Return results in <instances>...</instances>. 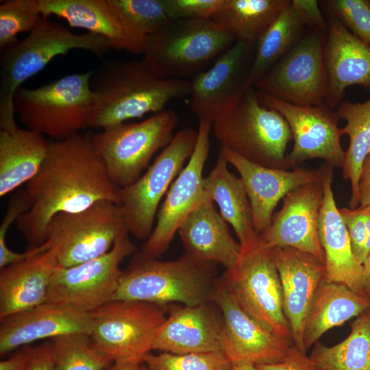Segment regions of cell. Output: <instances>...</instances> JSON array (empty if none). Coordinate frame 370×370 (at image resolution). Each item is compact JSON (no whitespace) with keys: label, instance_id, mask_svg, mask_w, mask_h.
<instances>
[{"label":"cell","instance_id":"d590c367","mask_svg":"<svg viewBox=\"0 0 370 370\" xmlns=\"http://www.w3.org/2000/svg\"><path fill=\"white\" fill-rule=\"evenodd\" d=\"M145 49L147 38L173 20L165 0H110Z\"/></svg>","mask_w":370,"mask_h":370},{"label":"cell","instance_id":"74e56055","mask_svg":"<svg viewBox=\"0 0 370 370\" xmlns=\"http://www.w3.org/2000/svg\"><path fill=\"white\" fill-rule=\"evenodd\" d=\"M42 16L39 0H8L0 5V48L10 47L22 32L29 33Z\"/></svg>","mask_w":370,"mask_h":370},{"label":"cell","instance_id":"b9f144b4","mask_svg":"<svg viewBox=\"0 0 370 370\" xmlns=\"http://www.w3.org/2000/svg\"><path fill=\"white\" fill-rule=\"evenodd\" d=\"M339 211L346 226L354 256L362 264L366 258L367 238L365 208H341Z\"/></svg>","mask_w":370,"mask_h":370},{"label":"cell","instance_id":"6da1fadb","mask_svg":"<svg viewBox=\"0 0 370 370\" xmlns=\"http://www.w3.org/2000/svg\"><path fill=\"white\" fill-rule=\"evenodd\" d=\"M25 190L30 207L16 223L34 247L45 242L47 223L55 214L79 212L100 201L119 202V187L110 179L89 132L51 142Z\"/></svg>","mask_w":370,"mask_h":370},{"label":"cell","instance_id":"681fc988","mask_svg":"<svg viewBox=\"0 0 370 370\" xmlns=\"http://www.w3.org/2000/svg\"><path fill=\"white\" fill-rule=\"evenodd\" d=\"M143 362L137 360L113 362L106 370H140Z\"/></svg>","mask_w":370,"mask_h":370},{"label":"cell","instance_id":"5b68a950","mask_svg":"<svg viewBox=\"0 0 370 370\" xmlns=\"http://www.w3.org/2000/svg\"><path fill=\"white\" fill-rule=\"evenodd\" d=\"M236 41L213 19L177 18L147 38L142 60L158 78L190 80Z\"/></svg>","mask_w":370,"mask_h":370},{"label":"cell","instance_id":"ee69618b","mask_svg":"<svg viewBox=\"0 0 370 370\" xmlns=\"http://www.w3.org/2000/svg\"><path fill=\"white\" fill-rule=\"evenodd\" d=\"M292 1L303 13L308 25L327 34L328 27L327 20L324 18L317 1L292 0Z\"/></svg>","mask_w":370,"mask_h":370},{"label":"cell","instance_id":"bcb514c9","mask_svg":"<svg viewBox=\"0 0 370 370\" xmlns=\"http://www.w3.org/2000/svg\"><path fill=\"white\" fill-rule=\"evenodd\" d=\"M34 347L26 345L5 360L0 362V370H26L33 353Z\"/></svg>","mask_w":370,"mask_h":370},{"label":"cell","instance_id":"44dd1931","mask_svg":"<svg viewBox=\"0 0 370 370\" xmlns=\"http://www.w3.org/2000/svg\"><path fill=\"white\" fill-rule=\"evenodd\" d=\"M219 153L236 169L243 180L258 235L270 225L273 210L281 199L301 185L321 180L320 170L272 169L249 162L222 147Z\"/></svg>","mask_w":370,"mask_h":370},{"label":"cell","instance_id":"9a60e30c","mask_svg":"<svg viewBox=\"0 0 370 370\" xmlns=\"http://www.w3.org/2000/svg\"><path fill=\"white\" fill-rule=\"evenodd\" d=\"M212 126L210 121L199 120L194 151L168 190L156 225L142 246V251L149 256L157 258L166 251L183 221L208 197L203 170L210 151Z\"/></svg>","mask_w":370,"mask_h":370},{"label":"cell","instance_id":"ba28073f","mask_svg":"<svg viewBox=\"0 0 370 370\" xmlns=\"http://www.w3.org/2000/svg\"><path fill=\"white\" fill-rule=\"evenodd\" d=\"M219 281L248 315L274 334L292 340L273 248L258 239L242 249L238 260L225 269Z\"/></svg>","mask_w":370,"mask_h":370},{"label":"cell","instance_id":"836d02e7","mask_svg":"<svg viewBox=\"0 0 370 370\" xmlns=\"http://www.w3.org/2000/svg\"><path fill=\"white\" fill-rule=\"evenodd\" d=\"M341 119L346 121L341 128L342 134L349 137L345 151L342 175L351 183L352 195L349 205L351 209L358 206V186L362 162L370 153V99L362 103L342 101L336 109Z\"/></svg>","mask_w":370,"mask_h":370},{"label":"cell","instance_id":"4fadbf2b","mask_svg":"<svg viewBox=\"0 0 370 370\" xmlns=\"http://www.w3.org/2000/svg\"><path fill=\"white\" fill-rule=\"evenodd\" d=\"M136 251L127 230L102 256L69 267H58L52 277L45 303L91 312L114 301L122 270L121 262Z\"/></svg>","mask_w":370,"mask_h":370},{"label":"cell","instance_id":"4316f807","mask_svg":"<svg viewBox=\"0 0 370 370\" xmlns=\"http://www.w3.org/2000/svg\"><path fill=\"white\" fill-rule=\"evenodd\" d=\"M58 267L53 253L46 249L1 269L0 319L45 303Z\"/></svg>","mask_w":370,"mask_h":370},{"label":"cell","instance_id":"5bb4252c","mask_svg":"<svg viewBox=\"0 0 370 370\" xmlns=\"http://www.w3.org/2000/svg\"><path fill=\"white\" fill-rule=\"evenodd\" d=\"M326 34L311 27L253 86L258 92L301 106L324 103L328 77Z\"/></svg>","mask_w":370,"mask_h":370},{"label":"cell","instance_id":"8fae6325","mask_svg":"<svg viewBox=\"0 0 370 370\" xmlns=\"http://www.w3.org/2000/svg\"><path fill=\"white\" fill-rule=\"evenodd\" d=\"M127 230L120 207L100 201L77 212H60L49 221L46 239L60 267L75 266L103 255Z\"/></svg>","mask_w":370,"mask_h":370},{"label":"cell","instance_id":"ffe728a7","mask_svg":"<svg viewBox=\"0 0 370 370\" xmlns=\"http://www.w3.org/2000/svg\"><path fill=\"white\" fill-rule=\"evenodd\" d=\"M273 254L293 342L306 352L304 346V325L316 291L325 280V262L310 254L291 247H275Z\"/></svg>","mask_w":370,"mask_h":370},{"label":"cell","instance_id":"f1b7e54d","mask_svg":"<svg viewBox=\"0 0 370 370\" xmlns=\"http://www.w3.org/2000/svg\"><path fill=\"white\" fill-rule=\"evenodd\" d=\"M49 142L17 124L0 127V197L31 180L47 153Z\"/></svg>","mask_w":370,"mask_h":370},{"label":"cell","instance_id":"8992f818","mask_svg":"<svg viewBox=\"0 0 370 370\" xmlns=\"http://www.w3.org/2000/svg\"><path fill=\"white\" fill-rule=\"evenodd\" d=\"M212 130L221 147L249 162L272 169L290 168L286 155L293 140L290 127L281 114L261 103L253 86L212 123Z\"/></svg>","mask_w":370,"mask_h":370},{"label":"cell","instance_id":"7bdbcfd3","mask_svg":"<svg viewBox=\"0 0 370 370\" xmlns=\"http://www.w3.org/2000/svg\"><path fill=\"white\" fill-rule=\"evenodd\" d=\"M258 370H317L306 352L292 345L285 358L278 362L256 365Z\"/></svg>","mask_w":370,"mask_h":370},{"label":"cell","instance_id":"f907efd6","mask_svg":"<svg viewBox=\"0 0 370 370\" xmlns=\"http://www.w3.org/2000/svg\"><path fill=\"white\" fill-rule=\"evenodd\" d=\"M366 212V225L367 230V238L365 246V254L366 257L370 252V206L365 207Z\"/></svg>","mask_w":370,"mask_h":370},{"label":"cell","instance_id":"d4e9b609","mask_svg":"<svg viewBox=\"0 0 370 370\" xmlns=\"http://www.w3.org/2000/svg\"><path fill=\"white\" fill-rule=\"evenodd\" d=\"M222 314L209 302L171 311L159 328L152 350L174 354L221 351Z\"/></svg>","mask_w":370,"mask_h":370},{"label":"cell","instance_id":"d6986e66","mask_svg":"<svg viewBox=\"0 0 370 370\" xmlns=\"http://www.w3.org/2000/svg\"><path fill=\"white\" fill-rule=\"evenodd\" d=\"M321 181L292 190L283 198L281 209L258 239L269 248L291 247L324 261L319 236V217L323 199Z\"/></svg>","mask_w":370,"mask_h":370},{"label":"cell","instance_id":"9c48e42d","mask_svg":"<svg viewBox=\"0 0 370 370\" xmlns=\"http://www.w3.org/2000/svg\"><path fill=\"white\" fill-rule=\"evenodd\" d=\"M178 120L175 111L165 110L138 123L92 134L93 147L111 181L123 188L137 180L153 156L171 142Z\"/></svg>","mask_w":370,"mask_h":370},{"label":"cell","instance_id":"ab89813d","mask_svg":"<svg viewBox=\"0 0 370 370\" xmlns=\"http://www.w3.org/2000/svg\"><path fill=\"white\" fill-rule=\"evenodd\" d=\"M324 3L352 34L370 45V0H329Z\"/></svg>","mask_w":370,"mask_h":370},{"label":"cell","instance_id":"7a4b0ae2","mask_svg":"<svg viewBox=\"0 0 370 370\" xmlns=\"http://www.w3.org/2000/svg\"><path fill=\"white\" fill-rule=\"evenodd\" d=\"M88 127L104 130L164 110L171 101L189 96V79H160L141 60L106 61L93 71Z\"/></svg>","mask_w":370,"mask_h":370},{"label":"cell","instance_id":"f546056e","mask_svg":"<svg viewBox=\"0 0 370 370\" xmlns=\"http://www.w3.org/2000/svg\"><path fill=\"white\" fill-rule=\"evenodd\" d=\"M227 165L219 153L214 166L204 177V186L208 196L217 203L221 217L234 229L241 249H245L257 242L258 235L243 180L232 173Z\"/></svg>","mask_w":370,"mask_h":370},{"label":"cell","instance_id":"3957f363","mask_svg":"<svg viewBox=\"0 0 370 370\" xmlns=\"http://www.w3.org/2000/svg\"><path fill=\"white\" fill-rule=\"evenodd\" d=\"M113 44L90 32L75 34L42 16L21 40L3 51L0 67V127L16 123L13 99L22 84L42 71L50 61L73 49L102 56Z\"/></svg>","mask_w":370,"mask_h":370},{"label":"cell","instance_id":"83f0119b","mask_svg":"<svg viewBox=\"0 0 370 370\" xmlns=\"http://www.w3.org/2000/svg\"><path fill=\"white\" fill-rule=\"evenodd\" d=\"M39 4L44 16H56L64 19L71 27L103 36L116 49L144 53L143 47L110 0H39Z\"/></svg>","mask_w":370,"mask_h":370},{"label":"cell","instance_id":"30bf717a","mask_svg":"<svg viewBox=\"0 0 370 370\" xmlns=\"http://www.w3.org/2000/svg\"><path fill=\"white\" fill-rule=\"evenodd\" d=\"M90 314L92 344L112 362H143L166 319L164 306L132 300H114Z\"/></svg>","mask_w":370,"mask_h":370},{"label":"cell","instance_id":"e0dca14e","mask_svg":"<svg viewBox=\"0 0 370 370\" xmlns=\"http://www.w3.org/2000/svg\"><path fill=\"white\" fill-rule=\"evenodd\" d=\"M256 44L237 40L206 71L190 79L189 106L198 120L213 123L249 86Z\"/></svg>","mask_w":370,"mask_h":370},{"label":"cell","instance_id":"1f68e13d","mask_svg":"<svg viewBox=\"0 0 370 370\" xmlns=\"http://www.w3.org/2000/svg\"><path fill=\"white\" fill-rule=\"evenodd\" d=\"M308 23L291 0L256 44L248 85L253 86L301 39Z\"/></svg>","mask_w":370,"mask_h":370},{"label":"cell","instance_id":"484cf974","mask_svg":"<svg viewBox=\"0 0 370 370\" xmlns=\"http://www.w3.org/2000/svg\"><path fill=\"white\" fill-rule=\"evenodd\" d=\"M177 232L185 255L197 262L232 267L241 254V245L230 234L227 222L208 197L183 221Z\"/></svg>","mask_w":370,"mask_h":370},{"label":"cell","instance_id":"f5cc1de1","mask_svg":"<svg viewBox=\"0 0 370 370\" xmlns=\"http://www.w3.org/2000/svg\"><path fill=\"white\" fill-rule=\"evenodd\" d=\"M140 370H149L148 367L145 365L144 362H142L140 365Z\"/></svg>","mask_w":370,"mask_h":370},{"label":"cell","instance_id":"816d5d0a","mask_svg":"<svg viewBox=\"0 0 370 370\" xmlns=\"http://www.w3.org/2000/svg\"><path fill=\"white\" fill-rule=\"evenodd\" d=\"M231 370H258L256 365L252 364H234Z\"/></svg>","mask_w":370,"mask_h":370},{"label":"cell","instance_id":"ac0fdd59","mask_svg":"<svg viewBox=\"0 0 370 370\" xmlns=\"http://www.w3.org/2000/svg\"><path fill=\"white\" fill-rule=\"evenodd\" d=\"M212 302L223 320L221 351L232 365L280 362L294 345L291 339L274 334L248 315L220 281L216 282Z\"/></svg>","mask_w":370,"mask_h":370},{"label":"cell","instance_id":"52a82bcc","mask_svg":"<svg viewBox=\"0 0 370 370\" xmlns=\"http://www.w3.org/2000/svg\"><path fill=\"white\" fill-rule=\"evenodd\" d=\"M93 71L66 75L36 88L20 87L13 105L26 129L62 140L88 127Z\"/></svg>","mask_w":370,"mask_h":370},{"label":"cell","instance_id":"7c38bea8","mask_svg":"<svg viewBox=\"0 0 370 370\" xmlns=\"http://www.w3.org/2000/svg\"><path fill=\"white\" fill-rule=\"evenodd\" d=\"M197 139V131L180 130L143 175L119 188V206L129 234L138 239L150 236L160 203L190 158Z\"/></svg>","mask_w":370,"mask_h":370},{"label":"cell","instance_id":"277c9868","mask_svg":"<svg viewBox=\"0 0 370 370\" xmlns=\"http://www.w3.org/2000/svg\"><path fill=\"white\" fill-rule=\"evenodd\" d=\"M214 264L197 262L186 255L176 260L161 261L141 251L122 271L114 300L162 306L171 302L192 306L212 301Z\"/></svg>","mask_w":370,"mask_h":370},{"label":"cell","instance_id":"e575fe53","mask_svg":"<svg viewBox=\"0 0 370 370\" xmlns=\"http://www.w3.org/2000/svg\"><path fill=\"white\" fill-rule=\"evenodd\" d=\"M291 0H225L213 19L236 38L256 44Z\"/></svg>","mask_w":370,"mask_h":370},{"label":"cell","instance_id":"f6af8a7d","mask_svg":"<svg viewBox=\"0 0 370 370\" xmlns=\"http://www.w3.org/2000/svg\"><path fill=\"white\" fill-rule=\"evenodd\" d=\"M26 370H55L51 342H45L34 347L30 362Z\"/></svg>","mask_w":370,"mask_h":370},{"label":"cell","instance_id":"cb8c5ba5","mask_svg":"<svg viewBox=\"0 0 370 370\" xmlns=\"http://www.w3.org/2000/svg\"><path fill=\"white\" fill-rule=\"evenodd\" d=\"M0 354L45 338L83 333L90 335L91 314L44 303L0 319Z\"/></svg>","mask_w":370,"mask_h":370},{"label":"cell","instance_id":"2e32d148","mask_svg":"<svg viewBox=\"0 0 370 370\" xmlns=\"http://www.w3.org/2000/svg\"><path fill=\"white\" fill-rule=\"evenodd\" d=\"M258 95L261 103L281 114L290 127L294 141L287 155L290 168L311 158L323 159L333 168L343 166L345 151L341 146L343 134L336 110L325 103L301 106L258 91Z\"/></svg>","mask_w":370,"mask_h":370},{"label":"cell","instance_id":"c3c4849f","mask_svg":"<svg viewBox=\"0 0 370 370\" xmlns=\"http://www.w3.org/2000/svg\"><path fill=\"white\" fill-rule=\"evenodd\" d=\"M362 279L364 292L370 297V252L362 264Z\"/></svg>","mask_w":370,"mask_h":370},{"label":"cell","instance_id":"603a6c76","mask_svg":"<svg viewBox=\"0 0 370 370\" xmlns=\"http://www.w3.org/2000/svg\"><path fill=\"white\" fill-rule=\"evenodd\" d=\"M325 58L328 77L324 103L336 110L348 86L370 90V45L352 34L328 12Z\"/></svg>","mask_w":370,"mask_h":370},{"label":"cell","instance_id":"7dc6e473","mask_svg":"<svg viewBox=\"0 0 370 370\" xmlns=\"http://www.w3.org/2000/svg\"><path fill=\"white\" fill-rule=\"evenodd\" d=\"M358 200L359 206H370V153L364 160L358 180Z\"/></svg>","mask_w":370,"mask_h":370},{"label":"cell","instance_id":"d6a6232c","mask_svg":"<svg viewBox=\"0 0 370 370\" xmlns=\"http://www.w3.org/2000/svg\"><path fill=\"white\" fill-rule=\"evenodd\" d=\"M350 328L339 343L314 344L309 356L317 370H370V309L356 317Z\"/></svg>","mask_w":370,"mask_h":370},{"label":"cell","instance_id":"8d00e7d4","mask_svg":"<svg viewBox=\"0 0 370 370\" xmlns=\"http://www.w3.org/2000/svg\"><path fill=\"white\" fill-rule=\"evenodd\" d=\"M51 344L55 370H106L112 362L94 347L86 334L56 337Z\"/></svg>","mask_w":370,"mask_h":370},{"label":"cell","instance_id":"60d3db41","mask_svg":"<svg viewBox=\"0 0 370 370\" xmlns=\"http://www.w3.org/2000/svg\"><path fill=\"white\" fill-rule=\"evenodd\" d=\"M173 20L177 18L214 19L225 0H165Z\"/></svg>","mask_w":370,"mask_h":370},{"label":"cell","instance_id":"7402d4cb","mask_svg":"<svg viewBox=\"0 0 370 370\" xmlns=\"http://www.w3.org/2000/svg\"><path fill=\"white\" fill-rule=\"evenodd\" d=\"M319 170L323 195L319 217V236L324 253L325 280L343 284L354 292L367 296L362 286V264L354 256L334 199L332 188L333 167L325 163Z\"/></svg>","mask_w":370,"mask_h":370},{"label":"cell","instance_id":"f35d334b","mask_svg":"<svg viewBox=\"0 0 370 370\" xmlns=\"http://www.w3.org/2000/svg\"><path fill=\"white\" fill-rule=\"evenodd\" d=\"M143 362L149 370H231L232 366L222 351L186 354L149 353Z\"/></svg>","mask_w":370,"mask_h":370},{"label":"cell","instance_id":"4dcf8cb0","mask_svg":"<svg viewBox=\"0 0 370 370\" xmlns=\"http://www.w3.org/2000/svg\"><path fill=\"white\" fill-rule=\"evenodd\" d=\"M370 309V297L347 286L325 281L319 284L310 305L304 330L306 352L328 330L340 326Z\"/></svg>","mask_w":370,"mask_h":370}]
</instances>
